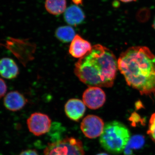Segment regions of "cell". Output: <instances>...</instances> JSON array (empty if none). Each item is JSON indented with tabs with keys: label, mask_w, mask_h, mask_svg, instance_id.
Masks as SVG:
<instances>
[{
	"label": "cell",
	"mask_w": 155,
	"mask_h": 155,
	"mask_svg": "<svg viewBox=\"0 0 155 155\" xmlns=\"http://www.w3.org/2000/svg\"><path fill=\"white\" fill-rule=\"evenodd\" d=\"M153 27L155 30V17L153 20Z\"/></svg>",
	"instance_id": "obj_22"
},
{
	"label": "cell",
	"mask_w": 155,
	"mask_h": 155,
	"mask_svg": "<svg viewBox=\"0 0 155 155\" xmlns=\"http://www.w3.org/2000/svg\"><path fill=\"white\" fill-rule=\"evenodd\" d=\"M82 100L87 107L91 110H97L104 104L106 101L105 93L98 87H89L84 92Z\"/></svg>",
	"instance_id": "obj_7"
},
{
	"label": "cell",
	"mask_w": 155,
	"mask_h": 155,
	"mask_svg": "<svg viewBox=\"0 0 155 155\" xmlns=\"http://www.w3.org/2000/svg\"><path fill=\"white\" fill-rule=\"evenodd\" d=\"M64 13L65 21L69 25L76 26L79 25L85 19L83 11L76 5H72L67 8Z\"/></svg>",
	"instance_id": "obj_12"
},
{
	"label": "cell",
	"mask_w": 155,
	"mask_h": 155,
	"mask_svg": "<svg viewBox=\"0 0 155 155\" xmlns=\"http://www.w3.org/2000/svg\"><path fill=\"white\" fill-rule=\"evenodd\" d=\"M118 65L129 86L155 100V55L149 48H128L120 54Z\"/></svg>",
	"instance_id": "obj_1"
},
{
	"label": "cell",
	"mask_w": 155,
	"mask_h": 155,
	"mask_svg": "<svg viewBox=\"0 0 155 155\" xmlns=\"http://www.w3.org/2000/svg\"><path fill=\"white\" fill-rule=\"evenodd\" d=\"M92 48L90 42L82 38L79 35L76 34L71 42L69 51L73 58L79 59L86 55L91 51Z\"/></svg>",
	"instance_id": "obj_9"
},
{
	"label": "cell",
	"mask_w": 155,
	"mask_h": 155,
	"mask_svg": "<svg viewBox=\"0 0 155 155\" xmlns=\"http://www.w3.org/2000/svg\"><path fill=\"white\" fill-rule=\"evenodd\" d=\"M19 155H38L37 151L35 150L28 149L22 151Z\"/></svg>",
	"instance_id": "obj_18"
},
{
	"label": "cell",
	"mask_w": 155,
	"mask_h": 155,
	"mask_svg": "<svg viewBox=\"0 0 155 155\" xmlns=\"http://www.w3.org/2000/svg\"><path fill=\"white\" fill-rule=\"evenodd\" d=\"M104 126V123L101 118L96 115H88L82 120L80 127L86 137L94 139L101 135Z\"/></svg>",
	"instance_id": "obj_6"
},
{
	"label": "cell",
	"mask_w": 155,
	"mask_h": 155,
	"mask_svg": "<svg viewBox=\"0 0 155 155\" xmlns=\"http://www.w3.org/2000/svg\"><path fill=\"white\" fill-rule=\"evenodd\" d=\"M45 8L47 11L52 15H60L67 9L66 0H46Z\"/></svg>",
	"instance_id": "obj_13"
},
{
	"label": "cell",
	"mask_w": 155,
	"mask_h": 155,
	"mask_svg": "<svg viewBox=\"0 0 155 155\" xmlns=\"http://www.w3.org/2000/svg\"><path fill=\"white\" fill-rule=\"evenodd\" d=\"M76 35L74 28L69 25H64L57 28L55 36L60 41L69 43L72 41Z\"/></svg>",
	"instance_id": "obj_14"
},
{
	"label": "cell",
	"mask_w": 155,
	"mask_h": 155,
	"mask_svg": "<svg viewBox=\"0 0 155 155\" xmlns=\"http://www.w3.org/2000/svg\"><path fill=\"white\" fill-rule=\"evenodd\" d=\"M96 155H109L108 154L106 153H100L97 154Z\"/></svg>",
	"instance_id": "obj_21"
},
{
	"label": "cell",
	"mask_w": 155,
	"mask_h": 155,
	"mask_svg": "<svg viewBox=\"0 0 155 155\" xmlns=\"http://www.w3.org/2000/svg\"><path fill=\"white\" fill-rule=\"evenodd\" d=\"M144 143V137L143 136L137 135L132 137L124 150L125 155H132L134 150L141 148Z\"/></svg>",
	"instance_id": "obj_15"
},
{
	"label": "cell",
	"mask_w": 155,
	"mask_h": 155,
	"mask_svg": "<svg viewBox=\"0 0 155 155\" xmlns=\"http://www.w3.org/2000/svg\"><path fill=\"white\" fill-rule=\"evenodd\" d=\"M8 86L5 81L0 78V99L6 95Z\"/></svg>",
	"instance_id": "obj_17"
},
{
	"label": "cell",
	"mask_w": 155,
	"mask_h": 155,
	"mask_svg": "<svg viewBox=\"0 0 155 155\" xmlns=\"http://www.w3.org/2000/svg\"><path fill=\"white\" fill-rule=\"evenodd\" d=\"M147 133L155 142V112L153 114L150 118Z\"/></svg>",
	"instance_id": "obj_16"
},
{
	"label": "cell",
	"mask_w": 155,
	"mask_h": 155,
	"mask_svg": "<svg viewBox=\"0 0 155 155\" xmlns=\"http://www.w3.org/2000/svg\"><path fill=\"white\" fill-rule=\"evenodd\" d=\"M27 125L31 133L40 136L48 133L51 129V120L46 114L35 113L27 120Z\"/></svg>",
	"instance_id": "obj_5"
},
{
	"label": "cell",
	"mask_w": 155,
	"mask_h": 155,
	"mask_svg": "<svg viewBox=\"0 0 155 155\" xmlns=\"http://www.w3.org/2000/svg\"><path fill=\"white\" fill-rule=\"evenodd\" d=\"M130 138V130L126 125L113 121L105 125L100 143L108 152L117 154L124 151Z\"/></svg>",
	"instance_id": "obj_3"
},
{
	"label": "cell",
	"mask_w": 155,
	"mask_h": 155,
	"mask_svg": "<svg viewBox=\"0 0 155 155\" xmlns=\"http://www.w3.org/2000/svg\"><path fill=\"white\" fill-rule=\"evenodd\" d=\"M19 69L14 60L9 58L0 59V75L3 78L13 79L17 77Z\"/></svg>",
	"instance_id": "obj_11"
},
{
	"label": "cell",
	"mask_w": 155,
	"mask_h": 155,
	"mask_svg": "<svg viewBox=\"0 0 155 155\" xmlns=\"http://www.w3.org/2000/svg\"><path fill=\"white\" fill-rule=\"evenodd\" d=\"M4 105L8 110L17 112L22 110L27 103L25 96L17 91L9 92L4 97Z\"/></svg>",
	"instance_id": "obj_10"
},
{
	"label": "cell",
	"mask_w": 155,
	"mask_h": 155,
	"mask_svg": "<svg viewBox=\"0 0 155 155\" xmlns=\"http://www.w3.org/2000/svg\"><path fill=\"white\" fill-rule=\"evenodd\" d=\"M72 1H73V2L76 4V5H77L78 4H81L82 2V0H72Z\"/></svg>",
	"instance_id": "obj_20"
},
{
	"label": "cell",
	"mask_w": 155,
	"mask_h": 155,
	"mask_svg": "<svg viewBox=\"0 0 155 155\" xmlns=\"http://www.w3.org/2000/svg\"><path fill=\"white\" fill-rule=\"evenodd\" d=\"M44 155H85L82 142L74 137H67L49 143Z\"/></svg>",
	"instance_id": "obj_4"
},
{
	"label": "cell",
	"mask_w": 155,
	"mask_h": 155,
	"mask_svg": "<svg viewBox=\"0 0 155 155\" xmlns=\"http://www.w3.org/2000/svg\"><path fill=\"white\" fill-rule=\"evenodd\" d=\"M67 117L75 122H78L83 117L86 111V107L81 100L73 98L67 101L64 107Z\"/></svg>",
	"instance_id": "obj_8"
},
{
	"label": "cell",
	"mask_w": 155,
	"mask_h": 155,
	"mask_svg": "<svg viewBox=\"0 0 155 155\" xmlns=\"http://www.w3.org/2000/svg\"><path fill=\"white\" fill-rule=\"evenodd\" d=\"M119 1L123 3H129L136 2L137 0H119Z\"/></svg>",
	"instance_id": "obj_19"
},
{
	"label": "cell",
	"mask_w": 155,
	"mask_h": 155,
	"mask_svg": "<svg viewBox=\"0 0 155 155\" xmlns=\"http://www.w3.org/2000/svg\"><path fill=\"white\" fill-rule=\"evenodd\" d=\"M118 70V60L113 52L97 44L75 63L74 73L81 82L89 87L108 88L114 85Z\"/></svg>",
	"instance_id": "obj_2"
}]
</instances>
